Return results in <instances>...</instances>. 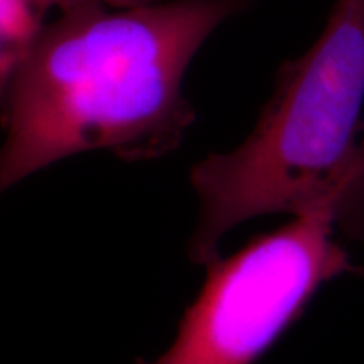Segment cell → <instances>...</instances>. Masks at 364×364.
Instances as JSON below:
<instances>
[{"label":"cell","instance_id":"cell-1","mask_svg":"<svg viewBox=\"0 0 364 364\" xmlns=\"http://www.w3.org/2000/svg\"><path fill=\"white\" fill-rule=\"evenodd\" d=\"M252 0H174L61 12L29 46L2 103L0 194L88 150L152 161L194 124L182 80L211 33Z\"/></svg>","mask_w":364,"mask_h":364},{"label":"cell","instance_id":"cell-2","mask_svg":"<svg viewBox=\"0 0 364 364\" xmlns=\"http://www.w3.org/2000/svg\"><path fill=\"white\" fill-rule=\"evenodd\" d=\"M363 105L364 0H336L312 48L282 65L247 140L191 171L201 204L191 260L209 265L226 233L277 213H329L364 240Z\"/></svg>","mask_w":364,"mask_h":364},{"label":"cell","instance_id":"cell-3","mask_svg":"<svg viewBox=\"0 0 364 364\" xmlns=\"http://www.w3.org/2000/svg\"><path fill=\"white\" fill-rule=\"evenodd\" d=\"M329 213L295 216L208 265V279L162 356L139 364H253L327 282L363 273Z\"/></svg>","mask_w":364,"mask_h":364},{"label":"cell","instance_id":"cell-4","mask_svg":"<svg viewBox=\"0 0 364 364\" xmlns=\"http://www.w3.org/2000/svg\"><path fill=\"white\" fill-rule=\"evenodd\" d=\"M88 2L95 0H0V36L26 54L46 26L48 12L56 9L61 14Z\"/></svg>","mask_w":364,"mask_h":364},{"label":"cell","instance_id":"cell-5","mask_svg":"<svg viewBox=\"0 0 364 364\" xmlns=\"http://www.w3.org/2000/svg\"><path fill=\"white\" fill-rule=\"evenodd\" d=\"M24 54L12 48L6 39L0 36V103H2L4 95H6L9 81H11L14 71Z\"/></svg>","mask_w":364,"mask_h":364},{"label":"cell","instance_id":"cell-6","mask_svg":"<svg viewBox=\"0 0 364 364\" xmlns=\"http://www.w3.org/2000/svg\"><path fill=\"white\" fill-rule=\"evenodd\" d=\"M100 2L113 9H132V7L152 6V4H159L161 0H100Z\"/></svg>","mask_w":364,"mask_h":364},{"label":"cell","instance_id":"cell-7","mask_svg":"<svg viewBox=\"0 0 364 364\" xmlns=\"http://www.w3.org/2000/svg\"><path fill=\"white\" fill-rule=\"evenodd\" d=\"M363 142H364V136H363Z\"/></svg>","mask_w":364,"mask_h":364}]
</instances>
